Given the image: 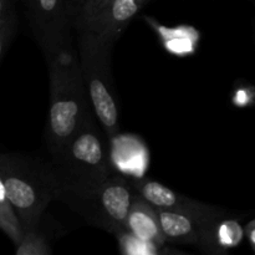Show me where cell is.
Segmentation results:
<instances>
[{
	"instance_id": "6da1fadb",
	"label": "cell",
	"mask_w": 255,
	"mask_h": 255,
	"mask_svg": "<svg viewBox=\"0 0 255 255\" xmlns=\"http://www.w3.org/2000/svg\"><path fill=\"white\" fill-rule=\"evenodd\" d=\"M50 70L51 105L49 112V146L61 153L90 120L80 57L75 59L71 42L46 57Z\"/></svg>"
},
{
	"instance_id": "7a4b0ae2",
	"label": "cell",
	"mask_w": 255,
	"mask_h": 255,
	"mask_svg": "<svg viewBox=\"0 0 255 255\" xmlns=\"http://www.w3.org/2000/svg\"><path fill=\"white\" fill-rule=\"evenodd\" d=\"M0 177L24 232L34 231L54 194V173L24 154L0 153Z\"/></svg>"
},
{
	"instance_id": "3957f363",
	"label": "cell",
	"mask_w": 255,
	"mask_h": 255,
	"mask_svg": "<svg viewBox=\"0 0 255 255\" xmlns=\"http://www.w3.org/2000/svg\"><path fill=\"white\" fill-rule=\"evenodd\" d=\"M79 31V52L82 76L86 82L90 101L97 119L110 136H115L119 125V110L109 82L102 77L109 75V66H104L109 57L111 45L100 39L96 34L85 30Z\"/></svg>"
},
{
	"instance_id": "277c9868",
	"label": "cell",
	"mask_w": 255,
	"mask_h": 255,
	"mask_svg": "<svg viewBox=\"0 0 255 255\" xmlns=\"http://www.w3.org/2000/svg\"><path fill=\"white\" fill-rule=\"evenodd\" d=\"M84 1V0H82ZM27 22L45 56L71 42L82 4L71 0H24Z\"/></svg>"
},
{
	"instance_id": "5b68a950",
	"label": "cell",
	"mask_w": 255,
	"mask_h": 255,
	"mask_svg": "<svg viewBox=\"0 0 255 255\" xmlns=\"http://www.w3.org/2000/svg\"><path fill=\"white\" fill-rule=\"evenodd\" d=\"M62 153H67L65 162L69 166H74V168L69 169V174H77L79 172V176H81L74 191L87 192L110 178V162L104 146L89 127L79 132L60 154Z\"/></svg>"
},
{
	"instance_id": "8992f818",
	"label": "cell",
	"mask_w": 255,
	"mask_h": 255,
	"mask_svg": "<svg viewBox=\"0 0 255 255\" xmlns=\"http://www.w3.org/2000/svg\"><path fill=\"white\" fill-rule=\"evenodd\" d=\"M87 192L95 206L99 223L117 234L126 232V221L133 202L128 182L122 177H110Z\"/></svg>"
},
{
	"instance_id": "52a82bcc",
	"label": "cell",
	"mask_w": 255,
	"mask_h": 255,
	"mask_svg": "<svg viewBox=\"0 0 255 255\" xmlns=\"http://www.w3.org/2000/svg\"><path fill=\"white\" fill-rule=\"evenodd\" d=\"M146 1L147 0H111L90 32L96 34L100 39L112 46Z\"/></svg>"
},
{
	"instance_id": "ba28073f",
	"label": "cell",
	"mask_w": 255,
	"mask_h": 255,
	"mask_svg": "<svg viewBox=\"0 0 255 255\" xmlns=\"http://www.w3.org/2000/svg\"><path fill=\"white\" fill-rule=\"evenodd\" d=\"M126 231L146 243L162 247L167 242L159 224L157 208L142 196L133 197L126 221Z\"/></svg>"
},
{
	"instance_id": "9c48e42d",
	"label": "cell",
	"mask_w": 255,
	"mask_h": 255,
	"mask_svg": "<svg viewBox=\"0 0 255 255\" xmlns=\"http://www.w3.org/2000/svg\"><path fill=\"white\" fill-rule=\"evenodd\" d=\"M138 188L141 196L157 209H182L191 201L158 182L146 181Z\"/></svg>"
},
{
	"instance_id": "30bf717a",
	"label": "cell",
	"mask_w": 255,
	"mask_h": 255,
	"mask_svg": "<svg viewBox=\"0 0 255 255\" xmlns=\"http://www.w3.org/2000/svg\"><path fill=\"white\" fill-rule=\"evenodd\" d=\"M0 231L5 236L9 237L14 246H17L24 236V229H22L19 217H17L9 197H7L1 177H0Z\"/></svg>"
},
{
	"instance_id": "8fae6325",
	"label": "cell",
	"mask_w": 255,
	"mask_h": 255,
	"mask_svg": "<svg viewBox=\"0 0 255 255\" xmlns=\"http://www.w3.org/2000/svg\"><path fill=\"white\" fill-rule=\"evenodd\" d=\"M111 0H85L77 20L76 29L91 31L107 9Z\"/></svg>"
},
{
	"instance_id": "7c38bea8",
	"label": "cell",
	"mask_w": 255,
	"mask_h": 255,
	"mask_svg": "<svg viewBox=\"0 0 255 255\" xmlns=\"http://www.w3.org/2000/svg\"><path fill=\"white\" fill-rule=\"evenodd\" d=\"M16 255H49L51 253L44 237L34 231L24 232L21 242L16 246Z\"/></svg>"
},
{
	"instance_id": "4fadbf2b",
	"label": "cell",
	"mask_w": 255,
	"mask_h": 255,
	"mask_svg": "<svg viewBox=\"0 0 255 255\" xmlns=\"http://www.w3.org/2000/svg\"><path fill=\"white\" fill-rule=\"evenodd\" d=\"M243 238V229L236 221H224L218 223L216 231V241L219 247L232 248L237 247Z\"/></svg>"
},
{
	"instance_id": "5bb4252c",
	"label": "cell",
	"mask_w": 255,
	"mask_h": 255,
	"mask_svg": "<svg viewBox=\"0 0 255 255\" xmlns=\"http://www.w3.org/2000/svg\"><path fill=\"white\" fill-rule=\"evenodd\" d=\"M17 29V17L15 9L11 7L0 20V62L6 52L7 47L11 44Z\"/></svg>"
},
{
	"instance_id": "9a60e30c",
	"label": "cell",
	"mask_w": 255,
	"mask_h": 255,
	"mask_svg": "<svg viewBox=\"0 0 255 255\" xmlns=\"http://www.w3.org/2000/svg\"><path fill=\"white\" fill-rule=\"evenodd\" d=\"M159 34L164 40L172 39V37H192V39L198 40V32L189 26H181L176 29H166V27H159Z\"/></svg>"
},
{
	"instance_id": "2e32d148",
	"label": "cell",
	"mask_w": 255,
	"mask_h": 255,
	"mask_svg": "<svg viewBox=\"0 0 255 255\" xmlns=\"http://www.w3.org/2000/svg\"><path fill=\"white\" fill-rule=\"evenodd\" d=\"M246 234L247 237H248V241L249 243H251L252 248H253V251L255 252V219H253V221L246 227Z\"/></svg>"
},
{
	"instance_id": "e0dca14e",
	"label": "cell",
	"mask_w": 255,
	"mask_h": 255,
	"mask_svg": "<svg viewBox=\"0 0 255 255\" xmlns=\"http://www.w3.org/2000/svg\"><path fill=\"white\" fill-rule=\"evenodd\" d=\"M11 7H14L12 0H0V20L2 19V16H4Z\"/></svg>"
},
{
	"instance_id": "ac0fdd59",
	"label": "cell",
	"mask_w": 255,
	"mask_h": 255,
	"mask_svg": "<svg viewBox=\"0 0 255 255\" xmlns=\"http://www.w3.org/2000/svg\"><path fill=\"white\" fill-rule=\"evenodd\" d=\"M84 1H85V0H84Z\"/></svg>"
}]
</instances>
